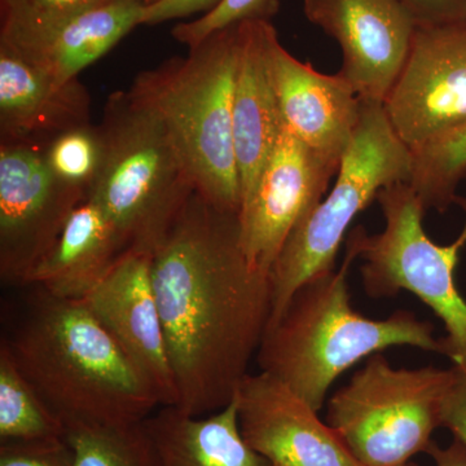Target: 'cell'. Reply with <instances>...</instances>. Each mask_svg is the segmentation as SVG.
<instances>
[{"instance_id":"30bf717a","label":"cell","mask_w":466,"mask_h":466,"mask_svg":"<svg viewBox=\"0 0 466 466\" xmlns=\"http://www.w3.org/2000/svg\"><path fill=\"white\" fill-rule=\"evenodd\" d=\"M383 108L410 152L465 124L466 23L417 26Z\"/></svg>"},{"instance_id":"d4e9b609","label":"cell","mask_w":466,"mask_h":466,"mask_svg":"<svg viewBox=\"0 0 466 466\" xmlns=\"http://www.w3.org/2000/svg\"><path fill=\"white\" fill-rule=\"evenodd\" d=\"M110 0H0V41L16 43L38 35L86 9Z\"/></svg>"},{"instance_id":"e0dca14e","label":"cell","mask_w":466,"mask_h":466,"mask_svg":"<svg viewBox=\"0 0 466 466\" xmlns=\"http://www.w3.org/2000/svg\"><path fill=\"white\" fill-rule=\"evenodd\" d=\"M91 100L78 78L60 81L0 43L2 142L30 143L90 125Z\"/></svg>"},{"instance_id":"d6986e66","label":"cell","mask_w":466,"mask_h":466,"mask_svg":"<svg viewBox=\"0 0 466 466\" xmlns=\"http://www.w3.org/2000/svg\"><path fill=\"white\" fill-rule=\"evenodd\" d=\"M144 7L143 0H110L32 38L0 43L60 81H72L142 25Z\"/></svg>"},{"instance_id":"83f0119b","label":"cell","mask_w":466,"mask_h":466,"mask_svg":"<svg viewBox=\"0 0 466 466\" xmlns=\"http://www.w3.org/2000/svg\"><path fill=\"white\" fill-rule=\"evenodd\" d=\"M451 368L453 377L441 403V428L447 429L466 446V361Z\"/></svg>"},{"instance_id":"5bb4252c","label":"cell","mask_w":466,"mask_h":466,"mask_svg":"<svg viewBox=\"0 0 466 466\" xmlns=\"http://www.w3.org/2000/svg\"><path fill=\"white\" fill-rule=\"evenodd\" d=\"M150 254L126 250L84 299L142 370L161 407L177 406V383L150 275Z\"/></svg>"},{"instance_id":"f546056e","label":"cell","mask_w":466,"mask_h":466,"mask_svg":"<svg viewBox=\"0 0 466 466\" xmlns=\"http://www.w3.org/2000/svg\"><path fill=\"white\" fill-rule=\"evenodd\" d=\"M220 2L222 0H157L144 7L142 25H157L201 12L205 15L216 8Z\"/></svg>"},{"instance_id":"8fae6325","label":"cell","mask_w":466,"mask_h":466,"mask_svg":"<svg viewBox=\"0 0 466 466\" xmlns=\"http://www.w3.org/2000/svg\"><path fill=\"white\" fill-rule=\"evenodd\" d=\"M339 168L283 125L258 184L238 214L241 248L251 268L269 274L290 233L323 200Z\"/></svg>"},{"instance_id":"9a60e30c","label":"cell","mask_w":466,"mask_h":466,"mask_svg":"<svg viewBox=\"0 0 466 466\" xmlns=\"http://www.w3.org/2000/svg\"><path fill=\"white\" fill-rule=\"evenodd\" d=\"M269 66L283 125L339 167L360 119L361 100L339 73L323 75L290 55L275 34Z\"/></svg>"},{"instance_id":"ac0fdd59","label":"cell","mask_w":466,"mask_h":466,"mask_svg":"<svg viewBox=\"0 0 466 466\" xmlns=\"http://www.w3.org/2000/svg\"><path fill=\"white\" fill-rule=\"evenodd\" d=\"M156 466H272L241 434L238 395L208 416H191L174 406L147 417Z\"/></svg>"},{"instance_id":"cb8c5ba5","label":"cell","mask_w":466,"mask_h":466,"mask_svg":"<svg viewBox=\"0 0 466 466\" xmlns=\"http://www.w3.org/2000/svg\"><path fill=\"white\" fill-rule=\"evenodd\" d=\"M48 164L63 182L90 191L99 170L103 144L99 127L91 125L57 135L45 148Z\"/></svg>"},{"instance_id":"f1b7e54d","label":"cell","mask_w":466,"mask_h":466,"mask_svg":"<svg viewBox=\"0 0 466 466\" xmlns=\"http://www.w3.org/2000/svg\"><path fill=\"white\" fill-rule=\"evenodd\" d=\"M417 26L466 23V0H400Z\"/></svg>"},{"instance_id":"277c9868","label":"cell","mask_w":466,"mask_h":466,"mask_svg":"<svg viewBox=\"0 0 466 466\" xmlns=\"http://www.w3.org/2000/svg\"><path fill=\"white\" fill-rule=\"evenodd\" d=\"M238 25L227 27L135 79L130 94L167 125L196 191L214 208L240 214L241 184L233 143Z\"/></svg>"},{"instance_id":"7402d4cb","label":"cell","mask_w":466,"mask_h":466,"mask_svg":"<svg viewBox=\"0 0 466 466\" xmlns=\"http://www.w3.org/2000/svg\"><path fill=\"white\" fill-rule=\"evenodd\" d=\"M413 155L410 187L425 211L446 213L458 202V187L466 179V122L441 135Z\"/></svg>"},{"instance_id":"5b68a950","label":"cell","mask_w":466,"mask_h":466,"mask_svg":"<svg viewBox=\"0 0 466 466\" xmlns=\"http://www.w3.org/2000/svg\"><path fill=\"white\" fill-rule=\"evenodd\" d=\"M103 153L88 200L112 223L125 250L152 256L196 191L157 113L116 92L99 127Z\"/></svg>"},{"instance_id":"ba28073f","label":"cell","mask_w":466,"mask_h":466,"mask_svg":"<svg viewBox=\"0 0 466 466\" xmlns=\"http://www.w3.org/2000/svg\"><path fill=\"white\" fill-rule=\"evenodd\" d=\"M452 377V368L397 370L377 352L328 401L327 424L361 466L406 465L433 443Z\"/></svg>"},{"instance_id":"52a82bcc","label":"cell","mask_w":466,"mask_h":466,"mask_svg":"<svg viewBox=\"0 0 466 466\" xmlns=\"http://www.w3.org/2000/svg\"><path fill=\"white\" fill-rule=\"evenodd\" d=\"M377 201L385 217V228L368 235L363 226L348 238L358 248L364 290L370 299H391L406 290L419 297L441 319L446 329L441 355L453 364L466 361V300L456 285V267L466 247V198H459L465 225L456 241L438 245L426 235L425 208L407 182L383 187Z\"/></svg>"},{"instance_id":"4fadbf2b","label":"cell","mask_w":466,"mask_h":466,"mask_svg":"<svg viewBox=\"0 0 466 466\" xmlns=\"http://www.w3.org/2000/svg\"><path fill=\"white\" fill-rule=\"evenodd\" d=\"M242 437L272 466H361L318 410L268 373L236 392Z\"/></svg>"},{"instance_id":"1f68e13d","label":"cell","mask_w":466,"mask_h":466,"mask_svg":"<svg viewBox=\"0 0 466 466\" xmlns=\"http://www.w3.org/2000/svg\"><path fill=\"white\" fill-rule=\"evenodd\" d=\"M157 0H143L144 5H152V3H156Z\"/></svg>"},{"instance_id":"44dd1931","label":"cell","mask_w":466,"mask_h":466,"mask_svg":"<svg viewBox=\"0 0 466 466\" xmlns=\"http://www.w3.org/2000/svg\"><path fill=\"white\" fill-rule=\"evenodd\" d=\"M66 426L36 394L0 342V443L64 440Z\"/></svg>"},{"instance_id":"7c38bea8","label":"cell","mask_w":466,"mask_h":466,"mask_svg":"<svg viewBox=\"0 0 466 466\" xmlns=\"http://www.w3.org/2000/svg\"><path fill=\"white\" fill-rule=\"evenodd\" d=\"M303 12L339 43V75L361 100L385 103L417 29L400 0H303Z\"/></svg>"},{"instance_id":"9c48e42d","label":"cell","mask_w":466,"mask_h":466,"mask_svg":"<svg viewBox=\"0 0 466 466\" xmlns=\"http://www.w3.org/2000/svg\"><path fill=\"white\" fill-rule=\"evenodd\" d=\"M87 193L52 170L46 150L30 143L0 147V278L27 285Z\"/></svg>"},{"instance_id":"8992f818","label":"cell","mask_w":466,"mask_h":466,"mask_svg":"<svg viewBox=\"0 0 466 466\" xmlns=\"http://www.w3.org/2000/svg\"><path fill=\"white\" fill-rule=\"evenodd\" d=\"M412 167V152L395 134L383 104L361 100L357 131L333 188L290 233L269 271L268 327L299 287L336 269L337 253L354 218L372 204L383 187L410 182Z\"/></svg>"},{"instance_id":"4dcf8cb0","label":"cell","mask_w":466,"mask_h":466,"mask_svg":"<svg viewBox=\"0 0 466 466\" xmlns=\"http://www.w3.org/2000/svg\"><path fill=\"white\" fill-rule=\"evenodd\" d=\"M426 453L433 458L435 466H466V446L458 438H453L447 447H441L437 441H433ZM403 466L419 465L410 461Z\"/></svg>"},{"instance_id":"7a4b0ae2","label":"cell","mask_w":466,"mask_h":466,"mask_svg":"<svg viewBox=\"0 0 466 466\" xmlns=\"http://www.w3.org/2000/svg\"><path fill=\"white\" fill-rule=\"evenodd\" d=\"M35 290L2 343L66 429L139 424L161 406L152 383L84 299Z\"/></svg>"},{"instance_id":"6da1fadb","label":"cell","mask_w":466,"mask_h":466,"mask_svg":"<svg viewBox=\"0 0 466 466\" xmlns=\"http://www.w3.org/2000/svg\"><path fill=\"white\" fill-rule=\"evenodd\" d=\"M153 289L177 383L191 416L235 398L271 317L269 274L251 268L238 214L193 192L150 259Z\"/></svg>"},{"instance_id":"ffe728a7","label":"cell","mask_w":466,"mask_h":466,"mask_svg":"<svg viewBox=\"0 0 466 466\" xmlns=\"http://www.w3.org/2000/svg\"><path fill=\"white\" fill-rule=\"evenodd\" d=\"M124 251L108 218L86 198L67 218L54 248L34 269L27 285L60 299H85Z\"/></svg>"},{"instance_id":"2e32d148","label":"cell","mask_w":466,"mask_h":466,"mask_svg":"<svg viewBox=\"0 0 466 466\" xmlns=\"http://www.w3.org/2000/svg\"><path fill=\"white\" fill-rule=\"evenodd\" d=\"M276 33L271 21L238 24L233 143L240 177L241 207L253 195L283 128L269 66V47Z\"/></svg>"},{"instance_id":"484cf974","label":"cell","mask_w":466,"mask_h":466,"mask_svg":"<svg viewBox=\"0 0 466 466\" xmlns=\"http://www.w3.org/2000/svg\"><path fill=\"white\" fill-rule=\"evenodd\" d=\"M279 7V0H222L204 16L188 23L177 24L171 34L175 41L186 45L191 50L208 36L227 27L247 21H271L278 14Z\"/></svg>"},{"instance_id":"3957f363","label":"cell","mask_w":466,"mask_h":466,"mask_svg":"<svg viewBox=\"0 0 466 466\" xmlns=\"http://www.w3.org/2000/svg\"><path fill=\"white\" fill-rule=\"evenodd\" d=\"M357 258V245L348 238L341 268L299 287L257 352L260 372L280 380L318 412L333 382L363 359L392 346L441 354L434 324L413 312L398 309L375 320L352 308L349 272Z\"/></svg>"},{"instance_id":"603a6c76","label":"cell","mask_w":466,"mask_h":466,"mask_svg":"<svg viewBox=\"0 0 466 466\" xmlns=\"http://www.w3.org/2000/svg\"><path fill=\"white\" fill-rule=\"evenodd\" d=\"M66 443L73 466H156L143 422L125 426H72Z\"/></svg>"},{"instance_id":"4316f807","label":"cell","mask_w":466,"mask_h":466,"mask_svg":"<svg viewBox=\"0 0 466 466\" xmlns=\"http://www.w3.org/2000/svg\"><path fill=\"white\" fill-rule=\"evenodd\" d=\"M0 466H73L66 438L34 443H0Z\"/></svg>"}]
</instances>
